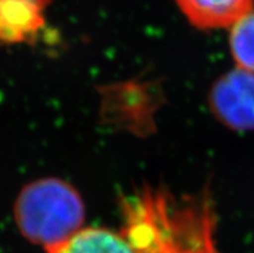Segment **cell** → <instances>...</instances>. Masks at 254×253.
Masks as SVG:
<instances>
[{
	"mask_svg": "<svg viewBox=\"0 0 254 253\" xmlns=\"http://www.w3.org/2000/svg\"><path fill=\"white\" fill-rule=\"evenodd\" d=\"M122 218L128 253H221L208 191L174 195L164 187L145 186L123 199Z\"/></svg>",
	"mask_w": 254,
	"mask_h": 253,
	"instance_id": "6da1fadb",
	"label": "cell"
},
{
	"mask_svg": "<svg viewBox=\"0 0 254 253\" xmlns=\"http://www.w3.org/2000/svg\"><path fill=\"white\" fill-rule=\"evenodd\" d=\"M14 216L23 237L49 253L83 229L85 208L81 196L70 183L44 178L23 187Z\"/></svg>",
	"mask_w": 254,
	"mask_h": 253,
	"instance_id": "7a4b0ae2",
	"label": "cell"
},
{
	"mask_svg": "<svg viewBox=\"0 0 254 253\" xmlns=\"http://www.w3.org/2000/svg\"><path fill=\"white\" fill-rule=\"evenodd\" d=\"M209 105L227 128L254 131V73L236 68L222 75L210 89Z\"/></svg>",
	"mask_w": 254,
	"mask_h": 253,
	"instance_id": "3957f363",
	"label": "cell"
},
{
	"mask_svg": "<svg viewBox=\"0 0 254 253\" xmlns=\"http://www.w3.org/2000/svg\"><path fill=\"white\" fill-rule=\"evenodd\" d=\"M186 18L203 30L225 29L253 10L254 0H176Z\"/></svg>",
	"mask_w": 254,
	"mask_h": 253,
	"instance_id": "277c9868",
	"label": "cell"
},
{
	"mask_svg": "<svg viewBox=\"0 0 254 253\" xmlns=\"http://www.w3.org/2000/svg\"><path fill=\"white\" fill-rule=\"evenodd\" d=\"M48 0H0V43H19L38 35Z\"/></svg>",
	"mask_w": 254,
	"mask_h": 253,
	"instance_id": "5b68a950",
	"label": "cell"
},
{
	"mask_svg": "<svg viewBox=\"0 0 254 253\" xmlns=\"http://www.w3.org/2000/svg\"><path fill=\"white\" fill-rule=\"evenodd\" d=\"M230 29V49L236 66L254 73V9Z\"/></svg>",
	"mask_w": 254,
	"mask_h": 253,
	"instance_id": "8992f818",
	"label": "cell"
}]
</instances>
